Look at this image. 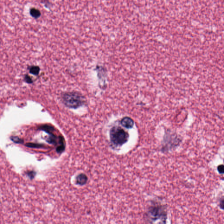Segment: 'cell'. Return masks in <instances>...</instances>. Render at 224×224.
Returning <instances> with one entry per match:
<instances>
[{
	"label": "cell",
	"mask_w": 224,
	"mask_h": 224,
	"mask_svg": "<svg viewBox=\"0 0 224 224\" xmlns=\"http://www.w3.org/2000/svg\"><path fill=\"white\" fill-rule=\"evenodd\" d=\"M121 124L123 127L126 128H132L134 125V121L131 118L129 117H125L121 121Z\"/></svg>",
	"instance_id": "4"
},
{
	"label": "cell",
	"mask_w": 224,
	"mask_h": 224,
	"mask_svg": "<svg viewBox=\"0 0 224 224\" xmlns=\"http://www.w3.org/2000/svg\"><path fill=\"white\" fill-rule=\"evenodd\" d=\"M65 149V144H61L60 145L58 146L57 149H56V151H57V153H61L64 151V150Z\"/></svg>",
	"instance_id": "12"
},
{
	"label": "cell",
	"mask_w": 224,
	"mask_h": 224,
	"mask_svg": "<svg viewBox=\"0 0 224 224\" xmlns=\"http://www.w3.org/2000/svg\"><path fill=\"white\" fill-rule=\"evenodd\" d=\"M217 170L221 174L224 173V165H220L217 167Z\"/></svg>",
	"instance_id": "13"
},
{
	"label": "cell",
	"mask_w": 224,
	"mask_h": 224,
	"mask_svg": "<svg viewBox=\"0 0 224 224\" xmlns=\"http://www.w3.org/2000/svg\"><path fill=\"white\" fill-rule=\"evenodd\" d=\"M148 215L151 220L155 221L159 219H162V217L165 216L166 214L162 209V207L159 206H154L150 208L148 212Z\"/></svg>",
	"instance_id": "3"
},
{
	"label": "cell",
	"mask_w": 224,
	"mask_h": 224,
	"mask_svg": "<svg viewBox=\"0 0 224 224\" xmlns=\"http://www.w3.org/2000/svg\"><path fill=\"white\" fill-rule=\"evenodd\" d=\"M40 68L37 66H32L29 68V72L35 75H38L40 72Z\"/></svg>",
	"instance_id": "9"
},
{
	"label": "cell",
	"mask_w": 224,
	"mask_h": 224,
	"mask_svg": "<svg viewBox=\"0 0 224 224\" xmlns=\"http://www.w3.org/2000/svg\"><path fill=\"white\" fill-rule=\"evenodd\" d=\"M220 207L222 209L224 210V197L222 198L220 201Z\"/></svg>",
	"instance_id": "16"
},
{
	"label": "cell",
	"mask_w": 224,
	"mask_h": 224,
	"mask_svg": "<svg viewBox=\"0 0 224 224\" xmlns=\"http://www.w3.org/2000/svg\"><path fill=\"white\" fill-rule=\"evenodd\" d=\"M36 173L34 171H29L27 173V175L30 178V179H32L34 177Z\"/></svg>",
	"instance_id": "15"
},
{
	"label": "cell",
	"mask_w": 224,
	"mask_h": 224,
	"mask_svg": "<svg viewBox=\"0 0 224 224\" xmlns=\"http://www.w3.org/2000/svg\"><path fill=\"white\" fill-rule=\"evenodd\" d=\"M128 138V133L119 127H113L110 130V140L117 146H121L126 143Z\"/></svg>",
	"instance_id": "2"
},
{
	"label": "cell",
	"mask_w": 224,
	"mask_h": 224,
	"mask_svg": "<svg viewBox=\"0 0 224 224\" xmlns=\"http://www.w3.org/2000/svg\"><path fill=\"white\" fill-rule=\"evenodd\" d=\"M25 82H26L27 83H32V78H31L29 76H25Z\"/></svg>",
	"instance_id": "14"
},
{
	"label": "cell",
	"mask_w": 224,
	"mask_h": 224,
	"mask_svg": "<svg viewBox=\"0 0 224 224\" xmlns=\"http://www.w3.org/2000/svg\"><path fill=\"white\" fill-rule=\"evenodd\" d=\"M87 181V176L85 174H80L76 178V183L77 184L81 186H83L85 184Z\"/></svg>",
	"instance_id": "5"
},
{
	"label": "cell",
	"mask_w": 224,
	"mask_h": 224,
	"mask_svg": "<svg viewBox=\"0 0 224 224\" xmlns=\"http://www.w3.org/2000/svg\"><path fill=\"white\" fill-rule=\"evenodd\" d=\"M10 138L12 141H13L15 143L21 144L24 142V141L22 139L17 136H12Z\"/></svg>",
	"instance_id": "11"
},
{
	"label": "cell",
	"mask_w": 224,
	"mask_h": 224,
	"mask_svg": "<svg viewBox=\"0 0 224 224\" xmlns=\"http://www.w3.org/2000/svg\"><path fill=\"white\" fill-rule=\"evenodd\" d=\"M30 14L35 19H38L41 15V13L39 10L36 9V8H32L31 9L30 11Z\"/></svg>",
	"instance_id": "8"
},
{
	"label": "cell",
	"mask_w": 224,
	"mask_h": 224,
	"mask_svg": "<svg viewBox=\"0 0 224 224\" xmlns=\"http://www.w3.org/2000/svg\"><path fill=\"white\" fill-rule=\"evenodd\" d=\"M61 100L65 106L70 109H77L83 106L85 103V97L78 92H67L63 93L61 96Z\"/></svg>",
	"instance_id": "1"
},
{
	"label": "cell",
	"mask_w": 224,
	"mask_h": 224,
	"mask_svg": "<svg viewBox=\"0 0 224 224\" xmlns=\"http://www.w3.org/2000/svg\"><path fill=\"white\" fill-rule=\"evenodd\" d=\"M25 146L27 147H32V148H36V149H39V148H42V147H44L45 146L43 145L37 143H27L25 145Z\"/></svg>",
	"instance_id": "10"
},
{
	"label": "cell",
	"mask_w": 224,
	"mask_h": 224,
	"mask_svg": "<svg viewBox=\"0 0 224 224\" xmlns=\"http://www.w3.org/2000/svg\"><path fill=\"white\" fill-rule=\"evenodd\" d=\"M39 129L40 130L45 131L49 134H53L55 130L53 126L48 124L43 125L41 126Z\"/></svg>",
	"instance_id": "6"
},
{
	"label": "cell",
	"mask_w": 224,
	"mask_h": 224,
	"mask_svg": "<svg viewBox=\"0 0 224 224\" xmlns=\"http://www.w3.org/2000/svg\"><path fill=\"white\" fill-rule=\"evenodd\" d=\"M49 135L50 136L49 137L46 139V141L49 144H51L57 145V139H58V138L57 137V136L53 134H51Z\"/></svg>",
	"instance_id": "7"
}]
</instances>
